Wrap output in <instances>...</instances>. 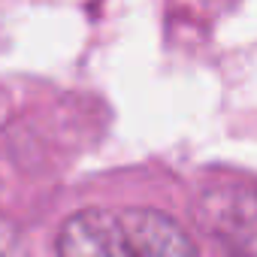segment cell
Instances as JSON below:
<instances>
[{
	"label": "cell",
	"mask_w": 257,
	"mask_h": 257,
	"mask_svg": "<svg viewBox=\"0 0 257 257\" xmlns=\"http://www.w3.org/2000/svg\"><path fill=\"white\" fill-rule=\"evenodd\" d=\"M197 221L230 251L257 254V188L215 185L197 206Z\"/></svg>",
	"instance_id": "6da1fadb"
},
{
	"label": "cell",
	"mask_w": 257,
	"mask_h": 257,
	"mask_svg": "<svg viewBox=\"0 0 257 257\" xmlns=\"http://www.w3.org/2000/svg\"><path fill=\"white\" fill-rule=\"evenodd\" d=\"M55 251L64 257H131L121 215L109 209H82L70 215L58 230Z\"/></svg>",
	"instance_id": "7a4b0ae2"
},
{
	"label": "cell",
	"mask_w": 257,
	"mask_h": 257,
	"mask_svg": "<svg viewBox=\"0 0 257 257\" xmlns=\"http://www.w3.org/2000/svg\"><path fill=\"white\" fill-rule=\"evenodd\" d=\"M121 227L137 257H191L197 254L194 239L158 209H127L121 212Z\"/></svg>",
	"instance_id": "3957f363"
},
{
	"label": "cell",
	"mask_w": 257,
	"mask_h": 257,
	"mask_svg": "<svg viewBox=\"0 0 257 257\" xmlns=\"http://www.w3.org/2000/svg\"><path fill=\"white\" fill-rule=\"evenodd\" d=\"M13 251H19V230L7 215H0V254H13Z\"/></svg>",
	"instance_id": "277c9868"
}]
</instances>
